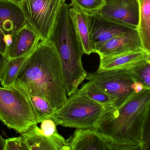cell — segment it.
<instances>
[{
	"instance_id": "6da1fadb",
	"label": "cell",
	"mask_w": 150,
	"mask_h": 150,
	"mask_svg": "<svg viewBox=\"0 0 150 150\" xmlns=\"http://www.w3.org/2000/svg\"><path fill=\"white\" fill-rule=\"evenodd\" d=\"M150 89L133 92L121 106H107L95 124L113 150H149Z\"/></svg>"
},
{
	"instance_id": "7a4b0ae2",
	"label": "cell",
	"mask_w": 150,
	"mask_h": 150,
	"mask_svg": "<svg viewBox=\"0 0 150 150\" xmlns=\"http://www.w3.org/2000/svg\"><path fill=\"white\" fill-rule=\"evenodd\" d=\"M26 94L45 99L55 111L67 100L61 61L52 39L41 41L29 55L14 85Z\"/></svg>"
},
{
	"instance_id": "3957f363",
	"label": "cell",
	"mask_w": 150,
	"mask_h": 150,
	"mask_svg": "<svg viewBox=\"0 0 150 150\" xmlns=\"http://www.w3.org/2000/svg\"><path fill=\"white\" fill-rule=\"evenodd\" d=\"M69 7L66 2L61 6L51 39L60 57L65 87L69 96L78 90L88 73L82 65L84 52L74 32L68 14Z\"/></svg>"
},
{
	"instance_id": "277c9868",
	"label": "cell",
	"mask_w": 150,
	"mask_h": 150,
	"mask_svg": "<svg viewBox=\"0 0 150 150\" xmlns=\"http://www.w3.org/2000/svg\"><path fill=\"white\" fill-rule=\"evenodd\" d=\"M51 116L57 125L76 129H94L107 106L91 99L82 88L76 91Z\"/></svg>"
},
{
	"instance_id": "5b68a950",
	"label": "cell",
	"mask_w": 150,
	"mask_h": 150,
	"mask_svg": "<svg viewBox=\"0 0 150 150\" xmlns=\"http://www.w3.org/2000/svg\"><path fill=\"white\" fill-rule=\"evenodd\" d=\"M0 121L22 134L39 123L27 96L14 86L0 87Z\"/></svg>"
},
{
	"instance_id": "8992f818",
	"label": "cell",
	"mask_w": 150,
	"mask_h": 150,
	"mask_svg": "<svg viewBox=\"0 0 150 150\" xmlns=\"http://www.w3.org/2000/svg\"><path fill=\"white\" fill-rule=\"evenodd\" d=\"M66 0H23L20 4L27 23L41 41L51 39L60 8Z\"/></svg>"
},
{
	"instance_id": "52a82bcc",
	"label": "cell",
	"mask_w": 150,
	"mask_h": 150,
	"mask_svg": "<svg viewBox=\"0 0 150 150\" xmlns=\"http://www.w3.org/2000/svg\"><path fill=\"white\" fill-rule=\"evenodd\" d=\"M86 79L93 81L113 98L112 106L118 107L132 94L134 80L126 70H110L88 74Z\"/></svg>"
},
{
	"instance_id": "ba28073f",
	"label": "cell",
	"mask_w": 150,
	"mask_h": 150,
	"mask_svg": "<svg viewBox=\"0 0 150 150\" xmlns=\"http://www.w3.org/2000/svg\"><path fill=\"white\" fill-rule=\"evenodd\" d=\"M139 13L138 0H105L97 13L107 21L137 30Z\"/></svg>"
},
{
	"instance_id": "9c48e42d",
	"label": "cell",
	"mask_w": 150,
	"mask_h": 150,
	"mask_svg": "<svg viewBox=\"0 0 150 150\" xmlns=\"http://www.w3.org/2000/svg\"><path fill=\"white\" fill-rule=\"evenodd\" d=\"M66 142V150H113L111 144L95 129H77Z\"/></svg>"
},
{
	"instance_id": "30bf717a",
	"label": "cell",
	"mask_w": 150,
	"mask_h": 150,
	"mask_svg": "<svg viewBox=\"0 0 150 150\" xmlns=\"http://www.w3.org/2000/svg\"><path fill=\"white\" fill-rule=\"evenodd\" d=\"M140 50L143 49L140 38L137 30H133L111 38L97 48L96 53L100 57Z\"/></svg>"
},
{
	"instance_id": "8fae6325",
	"label": "cell",
	"mask_w": 150,
	"mask_h": 150,
	"mask_svg": "<svg viewBox=\"0 0 150 150\" xmlns=\"http://www.w3.org/2000/svg\"><path fill=\"white\" fill-rule=\"evenodd\" d=\"M68 14L74 35L84 54L96 53L95 44L90 33L88 15L74 7H69Z\"/></svg>"
},
{
	"instance_id": "7c38bea8",
	"label": "cell",
	"mask_w": 150,
	"mask_h": 150,
	"mask_svg": "<svg viewBox=\"0 0 150 150\" xmlns=\"http://www.w3.org/2000/svg\"><path fill=\"white\" fill-rule=\"evenodd\" d=\"M88 17L90 33L96 50L116 36L133 30L125 26L107 21L97 13L88 15Z\"/></svg>"
},
{
	"instance_id": "4fadbf2b",
	"label": "cell",
	"mask_w": 150,
	"mask_h": 150,
	"mask_svg": "<svg viewBox=\"0 0 150 150\" xmlns=\"http://www.w3.org/2000/svg\"><path fill=\"white\" fill-rule=\"evenodd\" d=\"M11 36L12 41L7 47L6 53L8 58L29 56L41 41L40 37L27 23Z\"/></svg>"
},
{
	"instance_id": "5bb4252c",
	"label": "cell",
	"mask_w": 150,
	"mask_h": 150,
	"mask_svg": "<svg viewBox=\"0 0 150 150\" xmlns=\"http://www.w3.org/2000/svg\"><path fill=\"white\" fill-rule=\"evenodd\" d=\"M29 150H66V142L59 133L49 135L42 130L37 125H32L22 134Z\"/></svg>"
},
{
	"instance_id": "9a60e30c",
	"label": "cell",
	"mask_w": 150,
	"mask_h": 150,
	"mask_svg": "<svg viewBox=\"0 0 150 150\" xmlns=\"http://www.w3.org/2000/svg\"><path fill=\"white\" fill-rule=\"evenodd\" d=\"M26 24L20 5L8 0H0V29L5 35H12Z\"/></svg>"
},
{
	"instance_id": "2e32d148",
	"label": "cell",
	"mask_w": 150,
	"mask_h": 150,
	"mask_svg": "<svg viewBox=\"0 0 150 150\" xmlns=\"http://www.w3.org/2000/svg\"><path fill=\"white\" fill-rule=\"evenodd\" d=\"M150 59V54L144 50L100 57L98 71L128 70L139 62Z\"/></svg>"
},
{
	"instance_id": "e0dca14e",
	"label": "cell",
	"mask_w": 150,
	"mask_h": 150,
	"mask_svg": "<svg viewBox=\"0 0 150 150\" xmlns=\"http://www.w3.org/2000/svg\"><path fill=\"white\" fill-rule=\"evenodd\" d=\"M139 22L137 30L143 50L150 54V0H138Z\"/></svg>"
},
{
	"instance_id": "ac0fdd59",
	"label": "cell",
	"mask_w": 150,
	"mask_h": 150,
	"mask_svg": "<svg viewBox=\"0 0 150 150\" xmlns=\"http://www.w3.org/2000/svg\"><path fill=\"white\" fill-rule=\"evenodd\" d=\"M28 56L8 58L0 77L1 86L9 87L14 85L19 72Z\"/></svg>"
},
{
	"instance_id": "d6986e66",
	"label": "cell",
	"mask_w": 150,
	"mask_h": 150,
	"mask_svg": "<svg viewBox=\"0 0 150 150\" xmlns=\"http://www.w3.org/2000/svg\"><path fill=\"white\" fill-rule=\"evenodd\" d=\"M25 94L32 106L38 122L41 123L44 119L51 117L55 110L47 100L39 96Z\"/></svg>"
},
{
	"instance_id": "ffe728a7",
	"label": "cell",
	"mask_w": 150,
	"mask_h": 150,
	"mask_svg": "<svg viewBox=\"0 0 150 150\" xmlns=\"http://www.w3.org/2000/svg\"><path fill=\"white\" fill-rule=\"evenodd\" d=\"M81 88L91 99L105 106L114 104L113 98L94 82L88 81Z\"/></svg>"
},
{
	"instance_id": "44dd1931",
	"label": "cell",
	"mask_w": 150,
	"mask_h": 150,
	"mask_svg": "<svg viewBox=\"0 0 150 150\" xmlns=\"http://www.w3.org/2000/svg\"><path fill=\"white\" fill-rule=\"evenodd\" d=\"M132 78L150 89V59L138 63L127 70Z\"/></svg>"
},
{
	"instance_id": "7402d4cb",
	"label": "cell",
	"mask_w": 150,
	"mask_h": 150,
	"mask_svg": "<svg viewBox=\"0 0 150 150\" xmlns=\"http://www.w3.org/2000/svg\"><path fill=\"white\" fill-rule=\"evenodd\" d=\"M105 0H71L69 7H74L80 9L87 14L98 13L104 6Z\"/></svg>"
},
{
	"instance_id": "603a6c76",
	"label": "cell",
	"mask_w": 150,
	"mask_h": 150,
	"mask_svg": "<svg viewBox=\"0 0 150 150\" xmlns=\"http://www.w3.org/2000/svg\"><path fill=\"white\" fill-rule=\"evenodd\" d=\"M4 150H29L22 136L5 139Z\"/></svg>"
},
{
	"instance_id": "cb8c5ba5",
	"label": "cell",
	"mask_w": 150,
	"mask_h": 150,
	"mask_svg": "<svg viewBox=\"0 0 150 150\" xmlns=\"http://www.w3.org/2000/svg\"><path fill=\"white\" fill-rule=\"evenodd\" d=\"M5 35L0 29V52L6 55L7 45L5 41Z\"/></svg>"
},
{
	"instance_id": "d4e9b609",
	"label": "cell",
	"mask_w": 150,
	"mask_h": 150,
	"mask_svg": "<svg viewBox=\"0 0 150 150\" xmlns=\"http://www.w3.org/2000/svg\"><path fill=\"white\" fill-rule=\"evenodd\" d=\"M131 88L133 92L137 93H139L144 88H146L141 82L136 81H134V82L132 84Z\"/></svg>"
},
{
	"instance_id": "484cf974",
	"label": "cell",
	"mask_w": 150,
	"mask_h": 150,
	"mask_svg": "<svg viewBox=\"0 0 150 150\" xmlns=\"http://www.w3.org/2000/svg\"><path fill=\"white\" fill-rule=\"evenodd\" d=\"M8 58L0 52V77L2 74Z\"/></svg>"
},
{
	"instance_id": "4316f807",
	"label": "cell",
	"mask_w": 150,
	"mask_h": 150,
	"mask_svg": "<svg viewBox=\"0 0 150 150\" xmlns=\"http://www.w3.org/2000/svg\"><path fill=\"white\" fill-rule=\"evenodd\" d=\"M5 139L0 134V150H4Z\"/></svg>"
},
{
	"instance_id": "83f0119b",
	"label": "cell",
	"mask_w": 150,
	"mask_h": 150,
	"mask_svg": "<svg viewBox=\"0 0 150 150\" xmlns=\"http://www.w3.org/2000/svg\"><path fill=\"white\" fill-rule=\"evenodd\" d=\"M9 1H12V2H14V3H16V4H19L20 5L21 2L23 1V0H8Z\"/></svg>"
}]
</instances>
